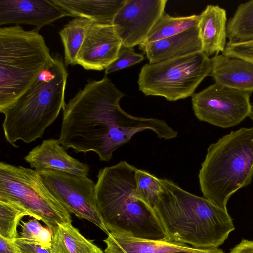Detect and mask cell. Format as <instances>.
<instances>
[{
  "label": "cell",
  "mask_w": 253,
  "mask_h": 253,
  "mask_svg": "<svg viewBox=\"0 0 253 253\" xmlns=\"http://www.w3.org/2000/svg\"><path fill=\"white\" fill-rule=\"evenodd\" d=\"M125 94L106 76L89 81L63 109L59 143L77 153H96L109 161L113 152L145 130L160 139H173L176 132L163 120L130 115L120 106Z\"/></svg>",
  "instance_id": "obj_1"
},
{
  "label": "cell",
  "mask_w": 253,
  "mask_h": 253,
  "mask_svg": "<svg viewBox=\"0 0 253 253\" xmlns=\"http://www.w3.org/2000/svg\"><path fill=\"white\" fill-rule=\"evenodd\" d=\"M153 208L166 240L197 248H218L235 229L227 209L187 192L167 179Z\"/></svg>",
  "instance_id": "obj_2"
},
{
  "label": "cell",
  "mask_w": 253,
  "mask_h": 253,
  "mask_svg": "<svg viewBox=\"0 0 253 253\" xmlns=\"http://www.w3.org/2000/svg\"><path fill=\"white\" fill-rule=\"evenodd\" d=\"M137 169L121 161L99 170L95 198L99 214L109 232L141 239H166L154 210L136 196Z\"/></svg>",
  "instance_id": "obj_3"
},
{
  "label": "cell",
  "mask_w": 253,
  "mask_h": 253,
  "mask_svg": "<svg viewBox=\"0 0 253 253\" xmlns=\"http://www.w3.org/2000/svg\"><path fill=\"white\" fill-rule=\"evenodd\" d=\"M68 72L62 58L53 56L31 85L16 99L0 109L2 127L12 145L42 138L46 128L64 109Z\"/></svg>",
  "instance_id": "obj_4"
},
{
  "label": "cell",
  "mask_w": 253,
  "mask_h": 253,
  "mask_svg": "<svg viewBox=\"0 0 253 253\" xmlns=\"http://www.w3.org/2000/svg\"><path fill=\"white\" fill-rule=\"evenodd\" d=\"M253 177V126L232 131L211 144L198 174L204 197L224 209Z\"/></svg>",
  "instance_id": "obj_5"
},
{
  "label": "cell",
  "mask_w": 253,
  "mask_h": 253,
  "mask_svg": "<svg viewBox=\"0 0 253 253\" xmlns=\"http://www.w3.org/2000/svg\"><path fill=\"white\" fill-rule=\"evenodd\" d=\"M52 58L44 38L35 28H0V109L21 95Z\"/></svg>",
  "instance_id": "obj_6"
},
{
  "label": "cell",
  "mask_w": 253,
  "mask_h": 253,
  "mask_svg": "<svg viewBox=\"0 0 253 253\" xmlns=\"http://www.w3.org/2000/svg\"><path fill=\"white\" fill-rule=\"evenodd\" d=\"M0 200L20 206L52 232L58 223L72 222L70 213L30 168L0 163Z\"/></svg>",
  "instance_id": "obj_7"
},
{
  "label": "cell",
  "mask_w": 253,
  "mask_h": 253,
  "mask_svg": "<svg viewBox=\"0 0 253 253\" xmlns=\"http://www.w3.org/2000/svg\"><path fill=\"white\" fill-rule=\"evenodd\" d=\"M211 61L202 52L143 65L139 74V89L145 96L176 101L191 96L210 75Z\"/></svg>",
  "instance_id": "obj_8"
},
{
  "label": "cell",
  "mask_w": 253,
  "mask_h": 253,
  "mask_svg": "<svg viewBox=\"0 0 253 253\" xmlns=\"http://www.w3.org/2000/svg\"><path fill=\"white\" fill-rule=\"evenodd\" d=\"M35 170L70 213L92 222L107 235L109 233L98 212L95 184L90 178L50 169Z\"/></svg>",
  "instance_id": "obj_9"
},
{
  "label": "cell",
  "mask_w": 253,
  "mask_h": 253,
  "mask_svg": "<svg viewBox=\"0 0 253 253\" xmlns=\"http://www.w3.org/2000/svg\"><path fill=\"white\" fill-rule=\"evenodd\" d=\"M251 94L215 83L191 96L192 108L199 120L227 128L249 116Z\"/></svg>",
  "instance_id": "obj_10"
},
{
  "label": "cell",
  "mask_w": 253,
  "mask_h": 253,
  "mask_svg": "<svg viewBox=\"0 0 253 253\" xmlns=\"http://www.w3.org/2000/svg\"><path fill=\"white\" fill-rule=\"evenodd\" d=\"M167 2V0H126L112 24L122 45L133 48L146 42L165 12Z\"/></svg>",
  "instance_id": "obj_11"
},
{
  "label": "cell",
  "mask_w": 253,
  "mask_h": 253,
  "mask_svg": "<svg viewBox=\"0 0 253 253\" xmlns=\"http://www.w3.org/2000/svg\"><path fill=\"white\" fill-rule=\"evenodd\" d=\"M122 45L112 24L94 22L78 55L76 64L86 70H105L117 59Z\"/></svg>",
  "instance_id": "obj_12"
},
{
  "label": "cell",
  "mask_w": 253,
  "mask_h": 253,
  "mask_svg": "<svg viewBox=\"0 0 253 253\" xmlns=\"http://www.w3.org/2000/svg\"><path fill=\"white\" fill-rule=\"evenodd\" d=\"M65 16L51 0H0V25H32L39 31Z\"/></svg>",
  "instance_id": "obj_13"
},
{
  "label": "cell",
  "mask_w": 253,
  "mask_h": 253,
  "mask_svg": "<svg viewBox=\"0 0 253 253\" xmlns=\"http://www.w3.org/2000/svg\"><path fill=\"white\" fill-rule=\"evenodd\" d=\"M25 160L35 170L50 169L66 173L87 176L88 164L69 155L58 139L44 140L25 157Z\"/></svg>",
  "instance_id": "obj_14"
},
{
  "label": "cell",
  "mask_w": 253,
  "mask_h": 253,
  "mask_svg": "<svg viewBox=\"0 0 253 253\" xmlns=\"http://www.w3.org/2000/svg\"><path fill=\"white\" fill-rule=\"evenodd\" d=\"M149 63L180 57L201 52L202 43L198 26L181 33L139 45Z\"/></svg>",
  "instance_id": "obj_15"
},
{
  "label": "cell",
  "mask_w": 253,
  "mask_h": 253,
  "mask_svg": "<svg viewBox=\"0 0 253 253\" xmlns=\"http://www.w3.org/2000/svg\"><path fill=\"white\" fill-rule=\"evenodd\" d=\"M210 75L221 85L244 92H253V64L223 54L211 58Z\"/></svg>",
  "instance_id": "obj_16"
},
{
  "label": "cell",
  "mask_w": 253,
  "mask_h": 253,
  "mask_svg": "<svg viewBox=\"0 0 253 253\" xmlns=\"http://www.w3.org/2000/svg\"><path fill=\"white\" fill-rule=\"evenodd\" d=\"M199 15L198 28L201 52L209 57L222 53L227 43L226 10L217 5H208Z\"/></svg>",
  "instance_id": "obj_17"
},
{
  "label": "cell",
  "mask_w": 253,
  "mask_h": 253,
  "mask_svg": "<svg viewBox=\"0 0 253 253\" xmlns=\"http://www.w3.org/2000/svg\"><path fill=\"white\" fill-rule=\"evenodd\" d=\"M67 16L83 17L94 22L112 24L126 0H51Z\"/></svg>",
  "instance_id": "obj_18"
},
{
  "label": "cell",
  "mask_w": 253,
  "mask_h": 253,
  "mask_svg": "<svg viewBox=\"0 0 253 253\" xmlns=\"http://www.w3.org/2000/svg\"><path fill=\"white\" fill-rule=\"evenodd\" d=\"M52 253H104L84 237L71 222L58 223L52 232Z\"/></svg>",
  "instance_id": "obj_19"
},
{
  "label": "cell",
  "mask_w": 253,
  "mask_h": 253,
  "mask_svg": "<svg viewBox=\"0 0 253 253\" xmlns=\"http://www.w3.org/2000/svg\"><path fill=\"white\" fill-rule=\"evenodd\" d=\"M93 23L89 19L75 17L59 31L64 49L65 66L76 64L78 55Z\"/></svg>",
  "instance_id": "obj_20"
},
{
  "label": "cell",
  "mask_w": 253,
  "mask_h": 253,
  "mask_svg": "<svg viewBox=\"0 0 253 253\" xmlns=\"http://www.w3.org/2000/svg\"><path fill=\"white\" fill-rule=\"evenodd\" d=\"M229 42L253 40V0L240 3L227 22Z\"/></svg>",
  "instance_id": "obj_21"
},
{
  "label": "cell",
  "mask_w": 253,
  "mask_h": 253,
  "mask_svg": "<svg viewBox=\"0 0 253 253\" xmlns=\"http://www.w3.org/2000/svg\"><path fill=\"white\" fill-rule=\"evenodd\" d=\"M199 15L173 17L165 12L157 20L145 42H150L181 33L198 26Z\"/></svg>",
  "instance_id": "obj_22"
},
{
  "label": "cell",
  "mask_w": 253,
  "mask_h": 253,
  "mask_svg": "<svg viewBox=\"0 0 253 253\" xmlns=\"http://www.w3.org/2000/svg\"><path fill=\"white\" fill-rule=\"evenodd\" d=\"M31 214L20 206L0 200V236L11 241L19 236L17 227L21 219Z\"/></svg>",
  "instance_id": "obj_23"
},
{
  "label": "cell",
  "mask_w": 253,
  "mask_h": 253,
  "mask_svg": "<svg viewBox=\"0 0 253 253\" xmlns=\"http://www.w3.org/2000/svg\"><path fill=\"white\" fill-rule=\"evenodd\" d=\"M135 180L137 198L153 209L162 189L160 179L146 171L137 169Z\"/></svg>",
  "instance_id": "obj_24"
},
{
  "label": "cell",
  "mask_w": 253,
  "mask_h": 253,
  "mask_svg": "<svg viewBox=\"0 0 253 253\" xmlns=\"http://www.w3.org/2000/svg\"><path fill=\"white\" fill-rule=\"evenodd\" d=\"M21 221L19 238L50 248L53 234L49 228L43 227L36 219Z\"/></svg>",
  "instance_id": "obj_25"
},
{
  "label": "cell",
  "mask_w": 253,
  "mask_h": 253,
  "mask_svg": "<svg viewBox=\"0 0 253 253\" xmlns=\"http://www.w3.org/2000/svg\"><path fill=\"white\" fill-rule=\"evenodd\" d=\"M144 60L142 54L136 53L133 48L122 45L117 59L105 70V75L126 68Z\"/></svg>",
  "instance_id": "obj_26"
},
{
  "label": "cell",
  "mask_w": 253,
  "mask_h": 253,
  "mask_svg": "<svg viewBox=\"0 0 253 253\" xmlns=\"http://www.w3.org/2000/svg\"><path fill=\"white\" fill-rule=\"evenodd\" d=\"M222 54L238 57L253 64V40L237 42H227Z\"/></svg>",
  "instance_id": "obj_27"
},
{
  "label": "cell",
  "mask_w": 253,
  "mask_h": 253,
  "mask_svg": "<svg viewBox=\"0 0 253 253\" xmlns=\"http://www.w3.org/2000/svg\"><path fill=\"white\" fill-rule=\"evenodd\" d=\"M14 242L20 253H52L49 248L44 247L40 244L28 241L19 237Z\"/></svg>",
  "instance_id": "obj_28"
},
{
  "label": "cell",
  "mask_w": 253,
  "mask_h": 253,
  "mask_svg": "<svg viewBox=\"0 0 253 253\" xmlns=\"http://www.w3.org/2000/svg\"><path fill=\"white\" fill-rule=\"evenodd\" d=\"M0 253H20L13 241L0 236Z\"/></svg>",
  "instance_id": "obj_29"
},
{
  "label": "cell",
  "mask_w": 253,
  "mask_h": 253,
  "mask_svg": "<svg viewBox=\"0 0 253 253\" xmlns=\"http://www.w3.org/2000/svg\"><path fill=\"white\" fill-rule=\"evenodd\" d=\"M229 253H253V241L243 239Z\"/></svg>",
  "instance_id": "obj_30"
},
{
  "label": "cell",
  "mask_w": 253,
  "mask_h": 253,
  "mask_svg": "<svg viewBox=\"0 0 253 253\" xmlns=\"http://www.w3.org/2000/svg\"><path fill=\"white\" fill-rule=\"evenodd\" d=\"M172 253H193L186 252H177ZM202 253H224L223 251L218 248H207L206 250Z\"/></svg>",
  "instance_id": "obj_31"
},
{
  "label": "cell",
  "mask_w": 253,
  "mask_h": 253,
  "mask_svg": "<svg viewBox=\"0 0 253 253\" xmlns=\"http://www.w3.org/2000/svg\"><path fill=\"white\" fill-rule=\"evenodd\" d=\"M253 121V106L252 105L251 107L250 112L249 116Z\"/></svg>",
  "instance_id": "obj_32"
}]
</instances>
